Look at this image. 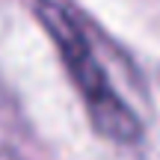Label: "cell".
<instances>
[{
  "mask_svg": "<svg viewBox=\"0 0 160 160\" xmlns=\"http://www.w3.org/2000/svg\"><path fill=\"white\" fill-rule=\"evenodd\" d=\"M36 15L57 45L59 57H62L65 68H68L80 98L86 104V113H89L95 131L119 145L137 142L142 137V125H139L137 113L113 89V83H110L104 65L98 62L77 18L59 0H36Z\"/></svg>",
  "mask_w": 160,
  "mask_h": 160,
  "instance_id": "6da1fadb",
  "label": "cell"
},
{
  "mask_svg": "<svg viewBox=\"0 0 160 160\" xmlns=\"http://www.w3.org/2000/svg\"><path fill=\"white\" fill-rule=\"evenodd\" d=\"M0 160H21L15 154V151H9V148H3V145H0Z\"/></svg>",
  "mask_w": 160,
  "mask_h": 160,
  "instance_id": "7a4b0ae2",
  "label": "cell"
}]
</instances>
